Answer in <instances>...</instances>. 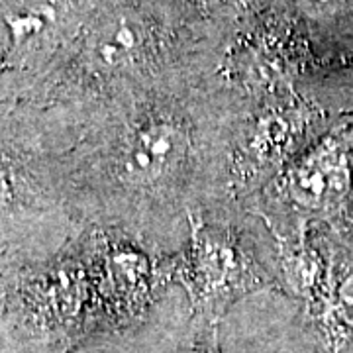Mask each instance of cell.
<instances>
[{"mask_svg": "<svg viewBox=\"0 0 353 353\" xmlns=\"http://www.w3.org/2000/svg\"><path fill=\"white\" fill-rule=\"evenodd\" d=\"M336 316L345 328L353 332V277H350L341 285L336 301Z\"/></svg>", "mask_w": 353, "mask_h": 353, "instance_id": "6", "label": "cell"}, {"mask_svg": "<svg viewBox=\"0 0 353 353\" xmlns=\"http://www.w3.org/2000/svg\"><path fill=\"white\" fill-rule=\"evenodd\" d=\"M283 194L304 210L338 206L352 189V159L345 139L330 134L290 163L281 179Z\"/></svg>", "mask_w": 353, "mask_h": 353, "instance_id": "2", "label": "cell"}, {"mask_svg": "<svg viewBox=\"0 0 353 353\" xmlns=\"http://www.w3.org/2000/svg\"><path fill=\"white\" fill-rule=\"evenodd\" d=\"M303 134L299 112L269 110L257 118L240 152V167L248 176H257L283 163L296 138Z\"/></svg>", "mask_w": 353, "mask_h": 353, "instance_id": "4", "label": "cell"}, {"mask_svg": "<svg viewBox=\"0 0 353 353\" xmlns=\"http://www.w3.org/2000/svg\"><path fill=\"white\" fill-rule=\"evenodd\" d=\"M8 194H10V187H8V175H6V169L0 161V210L6 206L8 201Z\"/></svg>", "mask_w": 353, "mask_h": 353, "instance_id": "9", "label": "cell"}, {"mask_svg": "<svg viewBox=\"0 0 353 353\" xmlns=\"http://www.w3.org/2000/svg\"><path fill=\"white\" fill-rule=\"evenodd\" d=\"M190 236L187 287L196 310L206 316L222 314L261 283L253 259L241 250L234 234L192 220Z\"/></svg>", "mask_w": 353, "mask_h": 353, "instance_id": "1", "label": "cell"}, {"mask_svg": "<svg viewBox=\"0 0 353 353\" xmlns=\"http://www.w3.org/2000/svg\"><path fill=\"white\" fill-rule=\"evenodd\" d=\"M299 6L308 14H332L340 8L345 0H296Z\"/></svg>", "mask_w": 353, "mask_h": 353, "instance_id": "7", "label": "cell"}, {"mask_svg": "<svg viewBox=\"0 0 353 353\" xmlns=\"http://www.w3.org/2000/svg\"><path fill=\"white\" fill-rule=\"evenodd\" d=\"M183 353H222L218 347V340H216V332L212 330L210 334H204L199 340H194L189 347Z\"/></svg>", "mask_w": 353, "mask_h": 353, "instance_id": "8", "label": "cell"}, {"mask_svg": "<svg viewBox=\"0 0 353 353\" xmlns=\"http://www.w3.org/2000/svg\"><path fill=\"white\" fill-rule=\"evenodd\" d=\"M189 126L171 116H152L132 130L120 153V175L134 187H157L189 157Z\"/></svg>", "mask_w": 353, "mask_h": 353, "instance_id": "3", "label": "cell"}, {"mask_svg": "<svg viewBox=\"0 0 353 353\" xmlns=\"http://www.w3.org/2000/svg\"><path fill=\"white\" fill-rule=\"evenodd\" d=\"M148 50V34L130 14H114L90 38V57L102 69H122L138 61Z\"/></svg>", "mask_w": 353, "mask_h": 353, "instance_id": "5", "label": "cell"}]
</instances>
